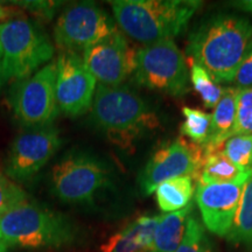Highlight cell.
Returning a JSON list of instances; mask_svg holds the SVG:
<instances>
[{
	"label": "cell",
	"mask_w": 252,
	"mask_h": 252,
	"mask_svg": "<svg viewBox=\"0 0 252 252\" xmlns=\"http://www.w3.org/2000/svg\"><path fill=\"white\" fill-rule=\"evenodd\" d=\"M190 82L204 105L209 109L215 108L223 94V88L215 82L206 69L195 62L190 64Z\"/></svg>",
	"instance_id": "obj_22"
},
{
	"label": "cell",
	"mask_w": 252,
	"mask_h": 252,
	"mask_svg": "<svg viewBox=\"0 0 252 252\" xmlns=\"http://www.w3.org/2000/svg\"><path fill=\"white\" fill-rule=\"evenodd\" d=\"M222 147L230 161L244 171H252V134L232 135Z\"/></svg>",
	"instance_id": "obj_23"
},
{
	"label": "cell",
	"mask_w": 252,
	"mask_h": 252,
	"mask_svg": "<svg viewBox=\"0 0 252 252\" xmlns=\"http://www.w3.org/2000/svg\"><path fill=\"white\" fill-rule=\"evenodd\" d=\"M237 134H252V88L238 90L237 111L232 135Z\"/></svg>",
	"instance_id": "obj_25"
},
{
	"label": "cell",
	"mask_w": 252,
	"mask_h": 252,
	"mask_svg": "<svg viewBox=\"0 0 252 252\" xmlns=\"http://www.w3.org/2000/svg\"><path fill=\"white\" fill-rule=\"evenodd\" d=\"M252 50V25L235 14L210 15L189 34L186 52L217 83H232Z\"/></svg>",
	"instance_id": "obj_1"
},
{
	"label": "cell",
	"mask_w": 252,
	"mask_h": 252,
	"mask_svg": "<svg viewBox=\"0 0 252 252\" xmlns=\"http://www.w3.org/2000/svg\"><path fill=\"white\" fill-rule=\"evenodd\" d=\"M4 84H5V82H4V80H2V75H1V69H0V91H1V89H2V87H4Z\"/></svg>",
	"instance_id": "obj_32"
},
{
	"label": "cell",
	"mask_w": 252,
	"mask_h": 252,
	"mask_svg": "<svg viewBox=\"0 0 252 252\" xmlns=\"http://www.w3.org/2000/svg\"><path fill=\"white\" fill-rule=\"evenodd\" d=\"M203 161L196 182L200 184H234L247 181L252 171H244L230 161L220 149L202 151Z\"/></svg>",
	"instance_id": "obj_17"
},
{
	"label": "cell",
	"mask_w": 252,
	"mask_h": 252,
	"mask_svg": "<svg viewBox=\"0 0 252 252\" xmlns=\"http://www.w3.org/2000/svg\"><path fill=\"white\" fill-rule=\"evenodd\" d=\"M12 13H14L13 11H12L9 7H5L4 5L0 4V21L5 20V19H7L8 17H11V15H13Z\"/></svg>",
	"instance_id": "obj_30"
},
{
	"label": "cell",
	"mask_w": 252,
	"mask_h": 252,
	"mask_svg": "<svg viewBox=\"0 0 252 252\" xmlns=\"http://www.w3.org/2000/svg\"><path fill=\"white\" fill-rule=\"evenodd\" d=\"M185 122L181 125V133L191 140V143L202 146L210 133L212 115L202 110L185 106L182 109Z\"/></svg>",
	"instance_id": "obj_21"
},
{
	"label": "cell",
	"mask_w": 252,
	"mask_h": 252,
	"mask_svg": "<svg viewBox=\"0 0 252 252\" xmlns=\"http://www.w3.org/2000/svg\"><path fill=\"white\" fill-rule=\"evenodd\" d=\"M135 54L137 50L132 48L126 37L117 31L84 50L83 62L99 84L118 87L133 74Z\"/></svg>",
	"instance_id": "obj_13"
},
{
	"label": "cell",
	"mask_w": 252,
	"mask_h": 252,
	"mask_svg": "<svg viewBox=\"0 0 252 252\" xmlns=\"http://www.w3.org/2000/svg\"><path fill=\"white\" fill-rule=\"evenodd\" d=\"M203 161L201 146L178 138L163 145L151 157L138 178L140 190L144 195L153 194L162 182L178 176L189 175L197 181Z\"/></svg>",
	"instance_id": "obj_10"
},
{
	"label": "cell",
	"mask_w": 252,
	"mask_h": 252,
	"mask_svg": "<svg viewBox=\"0 0 252 252\" xmlns=\"http://www.w3.org/2000/svg\"><path fill=\"white\" fill-rule=\"evenodd\" d=\"M90 110L94 125L121 146H131L158 125L157 116L146 102L125 86L99 84Z\"/></svg>",
	"instance_id": "obj_3"
},
{
	"label": "cell",
	"mask_w": 252,
	"mask_h": 252,
	"mask_svg": "<svg viewBox=\"0 0 252 252\" xmlns=\"http://www.w3.org/2000/svg\"><path fill=\"white\" fill-rule=\"evenodd\" d=\"M19 7L28 9L31 13L41 17L46 20H49L54 17L56 9L60 7L62 2L59 1H18L14 2Z\"/></svg>",
	"instance_id": "obj_27"
},
{
	"label": "cell",
	"mask_w": 252,
	"mask_h": 252,
	"mask_svg": "<svg viewBox=\"0 0 252 252\" xmlns=\"http://www.w3.org/2000/svg\"><path fill=\"white\" fill-rule=\"evenodd\" d=\"M159 216L143 215L100 245V252H152Z\"/></svg>",
	"instance_id": "obj_15"
},
{
	"label": "cell",
	"mask_w": 252,
	"mask_h": 252,
	"mask_svg": "<svg viewBox=\"0 0 252 252\" xmlns=\"http://www.w3.org/2000/svg\"><path fill=\"white\" fill-rule=\"evenodd\" d=\"M50 185L62 202L89 204L110 185V171L93 154L72 151L53 167Z\"/></svg>",
	"instance_id": "obj_7"
},
{
	"label": "cell",
	"mask_w": 252,
	"mask_h": 252,
	"mask_svg": "<svg viewBox=\"0 0 252 252\" xmlns=\"http://www.w3.org/2000/svg\"><path fill=\"white\" fill-rule=\"evenodd\" d=\"M194 181L191 176L184 175L167 180L158 186L154 194L160 210L168 214L189 206L195 191Z\"/></svg>",
	"instance_id": "obj_19"
},
{
	"label": "cell",
	"mask_w": 252,
	"mask_h": 252,
	"mask_svg": "<svg viewBox=\"0 0 252 252\" xmlns=\"http://www.w3.org/2000/svg\"><path fill=\"white\" fill-rule=\"evenodd\" d=\"M110 4L116 23L126 35L149 46L173 40L184 33L202 2L197 0H116Z\"/></svg>",
	"instance_id": "obj_2"
},
{
	"label": "cell",
	"mask_w": 252,
	"mask_h": 252,
	"mask_svg": "<svg viewBox=\"0 0 252 252\" xmlns=\"http://www.w3.org/2000/svg\"><path fill=\"white\" fill-rule=\"evenodd\" d=\"M54 52L49 36L33 21L12 19L0 24V69L5 83L32 76Z\"/></svg>",
	"instance_id": "obj_5"
},
{
	"label": "cell",
	"mask_w": 252,
	"mask_h": 252,
	"mask_svg": "<svg viewBox=\"0 0 252 252\" xmlns=\"http://www.w3.org/2000/svg\"><path fill=\"white\" fill-rule=\"evenodd\" d=\"M118 31L102 7L91 1L75 2L60 15L54 27L55 45L60 50L78 53Z\"/></svg>",
	"instance_id": "obj_9"
},
{
	"label": "cell",
	"mask_w": 252,
	"mask_h": 252,
	"mask_svg": "<svg viewBox=\"0 0 252 252\" xmlns=\"http://www.w3.org/2000/svg\"><path fill=\"white\" fill-rule=\"evenodd\" d=\"M132 75L139 86L171 96H184L189 91L190 80L185 56L173 40L138 49Z\"/></svg>",
	"instance_id": "obj_6"
},
{
	"label": "cell",
	"mask_w": 252,
	"mask_h": 252,
	"mask_svg": "<svg viewBox=\"0 0 252 252\" xmlns=\"http://www.w3.org/2000/svg\"><path fill=\"white\" fill-rule=\"evenodd\" d=\"M74 241L71 223L36 203L25 201L0 216V242L7 248H62Z\"/></svg>",
	"instance_id": "obj_4"
},
{
	"label": "cell",
	"mask_w": 252,
	"mask_h": 252,
	"mask_svg": "<svg viewBox=\"0 0 252 252\" xmlns=\"http://www.w3.org/2000/svg\"><path fill=\"white\" fill-rule=\"evenodd\" d=\"M237 94L238 89H236L235 87L223 89L222 97L212 115L209 137L201 146L202 151L220 149L224 141L232 135L236 123V111H237Z\"/></svg>",
	"instance_id": "obj_16"
},
{
	"label": "cell",
	"mask_w": 252,
	"mask_h": 252,
	"mask_svg": "<svg viewBox=\"0 0 252 252\" xmlns=\"http://www.w3.org/2000/svg\"><path fill=\"white\" fill-rule=\"evenodd\" d=\"M245 182L247 181L234 184L197 182L195 188V201L208 231L220 237L228 236L238 209Z\"/></svg>",
	"instance_id": "obj_14"
},
{
	"label": "cell",
	"mask_w": 252,
	"mask_h": 252,
	"mask_svg": "<svg viewBox=\"0 0 252 252\" xmlns=\"http://www.w3.org/2000/svg\"><path fill=\"white\" fill-rule=\"evenodd\" d=\"M232 7L239 9L242 12L252 14V0H241V1H232Z\"/></svg>",
	"instance_id": "obj_29"
},
{
	"label": "cell",
	"mask_w": 252,
	"mask_h": 252,
	"mask_svg": "<svg viewBox=\"0 0 252 252\" xmlns=\"http://www.w3.org/2000/svg\"><path fill=\"white\" fill-rule=\"evenodd\" d=\"M232 84L236 89L244 90L252 88V50L249 53L236 71Z\"/></svg>",
	"instance_id": "obj_28"
},
{
	"label": "cell",
	"mask_w": 252,
	"mask_h": 252,
	"mask_svg": "<svg viewBox=\"0 0 252 252\" xmlns=\"http://www.w3.org/2000/svg\"><path fill=\"white\" fill-rule=\"evenodd\" d=\"M175 252H214L213 244L204 228L191 214L180 247Z\"/></svg>",
	"instance_id": "obj_24"
},
{
	"label": "cell",
	"mask_w": 252,
	"mask_h": 252,
	"mask_svg": "<svg viewBox=\"0 0 252 252\" xmlns=\"http://www.w3.org/2000/svg\"><path fill=\"white\" fill-rule=\"evenodd\" d=\"M193 214V204L174 213L163 214L154 234L152 252H175L184 239L189 217Z\"/></svg>",
	"instance_id": "obj_18"
},
{
	"label": "cell",
	"mask_w": 252,
	"mask_h": 252,
	"mask_svg": "<svg viewBox=\"0 0 252 252\" xmlns=\"http://www.w3.org/2000/svg\"><path fill=\"white\" fill-rule=\"evenodd\" d=\"M60 131L53 125L27 130L15 138L6 160V175L13 181L35 176L62 146Z\"/></svg>",
	"instance_id": "obj_11"
},
{
	"label": "cell",
	"mask_w": 252,
	"mask_h": 252,
	"mask_svg": "<svg viewBox=\"0 0 252 252\" xmlns=\"http://www.w3.org/2000/svg\"><path fill=\"white\" fill-rule=\"evenodd\" d=\"M226 238L232 244L252 248V175L244 184L238 209Z\"/></svg>",
	"instance_id": "obj_20"
},
{
	"label": "cell",
	"mask_w": 252,
	"mask_h": 252,
	"mask_svg": "<svg viewBox=\"0 0 252 252\" xmlns=\"http://www.w3.org/2000/svg\"><path fill=\"white\" fill-rule=\"evenodd\" d=\"M27 201V195L0 169V216Z\"/></svg>",
	"instance_id": "obj_26"
},
{
	"label": "cell",
	"mask_w": 252,
	"mask_h": 252,
	"mask_svg": "<svg viewBox=\"0 0 252 252\" xmlns=\"http://www.w3.org/2000/svg\"><path fill=\"white\" fill-rule=\"evenodd\" d=\"M97 81L78 53L61 50L56 60V99L59 111L77 118L93 106Z\"/></svg>",
	"instance_id": "obj_12"
},
{
	"label": "cell",
	"mask_w": 252,
	"mask_h": 252,
	"mask_svg": "<svg viewBox=\"0 0 252 252\" xmlns=\"http://www.w3.org/2000/svg\"><path fill=\"white\" fill-rule=\"evenodd\" d=\"M14 118L27 130L50 126L59 115L56 63L43 65L30 77L18 81L8 94Z\"/></svg>",
	"instance_id": "obj_8"
},
{
	"label": "cell",
	"mask_w": 252,
	"mask_h": 252,
	"mask_svg": "<svg viewBox=\"0 0 252 252\" xmlns=\"http://www.w3.org/2000/svg\"><path fill=\"white\" fill-rule=\"evenodd\" d=\"M0 252H7V247L2 242H0Z\"/></svg>",
	"instance_id": "obj_31"
}]
</instances>
